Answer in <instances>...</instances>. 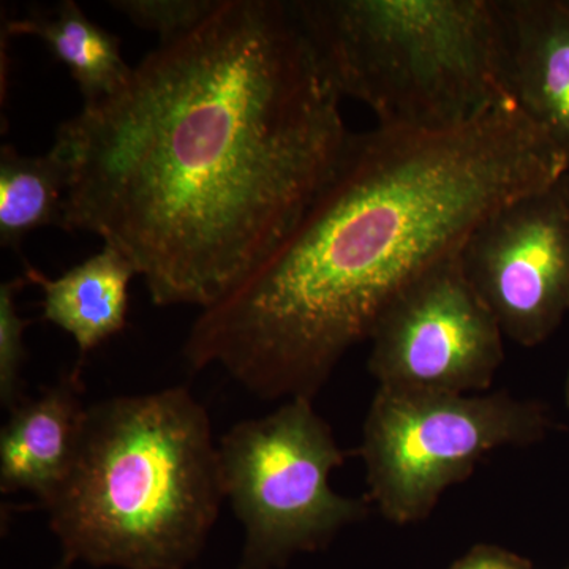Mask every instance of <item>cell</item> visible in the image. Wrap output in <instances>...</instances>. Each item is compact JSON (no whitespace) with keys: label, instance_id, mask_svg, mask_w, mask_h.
I'll use <instances>...</instances> for the list:
<instances>
[{"label":"cell","instance_id":"1","mask_svg":"<svg viewBox=\"0 0 569 569\" xmlns=\"http://www.w3.org/2000/svg\"><path fill=\"white\" fill-rule=\"evenodd\" d=\"M282 0H219L121 88L62 122L63 231L137 269L156 306H216L290 233L350 132Z\"/></svg>","mask_w":569,"mask_h":569},{"label":"cell","instance_id":"2","mask_svg":"<svg viewBox=\"0 0 569 569\" xmlns=\"http://www.w3.org/2000/svg\"><path fill=\"white\" fill-rule=\"evenodd\" d=\"M569 162L518 104L445 130L351 133L274 252L201 310L183 358L261 400L316 399L389 302L501 206Z\"/></svg>","mask_w":569,"mask_h":569},{"label":"cell","instance_id":"3","mask_svg":"<svg viewBox=\"0 0 569 569\" xmlns=\"http://www.w3.org/2000/svg\"><path fill=\"white\" fill-rule=\"evenodd\" d=\"M223 500L211 418L176 387L89 406L73 467L44 509L73 565L189 569Z\"/></svg>","mask_w":569,"mask_h":569},{"label":"cell","instance_id":"4","mask_svg":"<svg viewBox=\"0 0 569 569\" xmlns=\"http://www.w3.org/2000/svg\"><path fill=\"white\" fill-rule=\"evenodd\" d=\"M340 97L378 126L445 130L516 104L500 0H295Z\"/></svg>","mask_w":569,"mask_h":569},{"label":"cell","instance_id":"5","mask_svg":"<svg viewBox=\"0 0 569 569\" xmlns=\"http://www.w3.org/2000/svg\"><path fill=\"white\" fill-rule=\"evenodd\" d=\"M346 458L310 399L284 400L220 438L224 500L244 530L238 569L284 568L367 518L366 500L332 489Z\"/></svg>","mask_w":569,"mask_h":569},{"label":"cell","instance_id":"6","mask_svg":"<svg viewBox=\"0 0 569 569\" xmlns=\"http://www.w3.org/2000/svg\"><path fill=\"white\" fill-rule=\"evenodd\" d=\"M552 429L548 407L508 391L440 395L377 388L359 456L369 500L396 526L429 519L452 486L503 448H526Z\"/></svg>","mask_w":569,"mask_h":569},{"label":"cell","instance_id":"7","mask_svg":"<svg viewBox=\"0 0 569 569\" xmlns=\"http://www.w3.org/2000/svg\"><path fill=\"white\" fill-rule=\"evenodd\" d=\"M367 359L378 388L440 395L488 392L505 362V336L448 254L400 291L370 331Z\"/></svg>","mask_w":569,"mask_h":569},{"label":"cell","instance_id":"8","mask_svg":"<svg viewBox=\"0 0 569 569\" xmlns=\"http://www.w3.org/2000/svg\"><path fill=\"white\" fill-rule=\"evenodd\" d=\"M459 253L505 339L545 343L569 313V171L490 213Z\"/></svg>","mask_w":569,"mask_h":569},{"label":"cell","instance_id":"9","mask_svg":"<svg viewBox=\"0 0 569 569\" xmlns=\"http://www.w3.org/2000/svg\"><path fill=\"white\" fill-rule=\"evenodd\" d=\"M81 366L24 399L0 432V489L3 493L28 492L47 508L69 477L88 406L82 399Z\"/></svg>","mask_w":569,"mask_h":569},{"label":"cell","instance_id":"10","mask_svg":"<svg viewBox=\"0 0 569 569\" xmlns=\"http://www.w3.org/2000/svg\"><path fill=\"white\" fill-rule=\"evenodd\" d=\"M516 104L569 162V7L565 0H501Z\"/></svg>","mask_w":569,"mask_h":569},{"label":"cell","instance_id":"11","mask_svg":"<svg viewBox=\"0 0 569 569\" xmlns=\"http://www.w3.org/2000/svg\"><path fill=\"white\" fill-rule=\"evenodd\" d=\"M134 276L129 258L110 244L58 279L26 263V279L43 291V320L73 337L81 356L122 331Z\"/></svg>","mask_w":569,"mask_h":569},{"label":"cell","instance_id":"12","mask_svg":"<svg viewBox=\"0 0 569 569\" xmlns=\"http://www.w3.org/2000/svg\"><path fill=\"white\" fill-rule=\"evenodd\" d=\"M3 32L43 41L52 58L70 71L84 104L111 96L132 73L119 37L93 22L74 0H62L48 9L36 7L22 20L7 22Z\"/></svg>","mask_w":569,"mask_h":569},{"label":"cell","instance_id":"13","mask_svg":"<svg viewBox=\"0 0 569 569\" xmlns=\"http://www.w3.org/2000/svg\"><path fill=\"white\" fill-rule=\"evenodd\" d=\"M69 163L51 148L44 156H22L11 144L0 149V244L20 249L39 228L63 230V203L69 190Z\"/></svg>","mask_w":569,"mask_h":569},{"label":"cell","instance_id":"14","mask_svg":"<svg viewBox=\"0 0 569 569\" xmlns=\"http://www.w3.org/2000/svg\"><path fill=\"white\" fill-rule=\"evenodd\" d=\"M26 280L0 284V403L11 411L24 397L22 369L26 365L24 331L31 321L18 309V295Z\"/></svg>","mask_w":569,"mask_h":569},{"label":"cell","instance_id":"15","mask_svg":"<svg viewBox=\"0 0 569 569\" xmlns=\"http://www.w3.org/2000/svg\"><path fill=\"white\" fill-rule=\"evenodd\" d=\"M111 6L138 28L159 33L163 43L197 28L216 10L219 0H116Z\"/></svg>","mask_w":569,"mask_h":569},{"label":"cell","instance_id":"16","mask_svg":"<svg viewBox=\"0 0 569 569\" xmlns=\"http://www.w3.org/2000/svg\"><path fill=\"white\" fill-rule=\"evenodd\" d=\"M448 569H533V563L501 546L479 542L452 561Z\"/></svg>","mask_w":569,"mask_h":569},{"label":"cell","instance_id":"17","mask_svg":"<svg viewBox=\"0 0 569 569\" xmlns=\"http://www.w3.org/2000/svg\"><path fill=\"white\" fill-rule=\"evenodd\" d=\"M71 567H73V563H71V561L62 559L61 561H59V565H56V567L52 569H71Z\"/></svg>","mask_w":569,"mask_h":569},{"label":"cell","instance_id":"18","mask_svg":"<svg viewBox=\"0 0 569 569\" xmlns=\"http://www.w3.org/2000/svg\"><path fill=\"white\" fill-rule=\"evenodd\" d=\"M565 403L569 408V370L567 376V381H565Z\"/></svg>","mask_w":569,"mask_h":569},{"label":"cell","instance_id":"19","mask_svg":"<svg viewBox=\"0 0 569 569\" xmlns=\"http://www.w3.org/2000/svg\"><path fill=\"white\" fill-rule=\"evenodd\" d=\"M565 2H567V6L569 7V0H565Z\"/></svg>","mask_w":569,"mask_h":569},{"label":"cell","instance_id":"20","mask_svg":"<svg viewBox=\"0 0 569 569\" xmlns=\"http://www.w3.org/2000/svg\"><path fill=\"white\" fill-rule=\"evenodd\" d=\"M567 569H569V567Z\"/></svg>","mask_w":569,"mask_h":569}]
</instances>
